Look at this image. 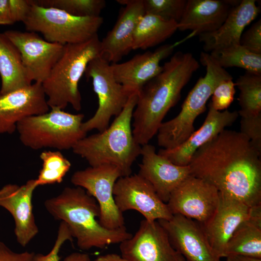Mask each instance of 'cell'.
<instances>
[{
	"instance_id": "cell-17",
	"label": "cell",
	"mask_w": 261,
	"mask_h": 261,
	"mask_svg": "<svg viewBox=\"0 0 261 261\" xmlns=\"http://www.w3.org/2000/svg\"><path fill=\"white\" fill-rule=\"evenodd\" d=\"M174 247L187 261H220L211 248L202 225L180 215L169 220H157Z\"/></svg>"
},
{
	"instance_id": "cell-42",
	"label": "cell",
	"mask_w": 261,
	"mask_h": 261,
	"mask_svg": "<svg viewBox=\"0 0 261 261\" xmlns=\"http://www.w3.org/2000/svg\"><path fill=\"white\" fill-rule=\"evenodd\" d=\"M226 258V261H261L260 258L240 254L230 255Z\"/></svg>"
},
{
	"instance_id": "cell-27",
	"label": "cell",
	"mask_w": 261,
	"mask_h": 261,
	"mask_svg": "<svg viewBox=\"0 0 261 261\" xmlns=\"http://www.w3.org/2000/svg\"><path fill=\"white\" fill-rule=\"evenodd\" d=\"M177 24L174 21L145 13L134 30L132 50H145L162 43L178 29Z\"/></svg>"
},
{
	"instance_id": "cell-10",
	"label": "cell",
	"mask_w": 261,
	"mask_h": 261,
	"mask_svg": "<svg viewBox=\"0 0 261 261\" xmlns=\"http://www.w3.org/2000/svg\"><path fill=\"white\" fill-rule=\"evenodd\" d=\"M121 176L117 167L102 165L76 171L71 179L74 186L84 188L96 200L100 210L99 222L109 230L125 227L123 214L116 206L113 195L115 184Z\"/></svg>"
},
{
	"instance_id": "cell-7",
	"label": "cell",
	"mask_w": 261,
	"mask_h": 261,
	"mask_svg": "<svg viewBox=\"0 0 261 261\" xmlns=\"http://www.w3.org/2000/svg\"><path fill=\"white\" fill-rule=\"evenodd\" d=\"M84 116L83 114L51 109L46 113L22 120L17 123L16 130L22 144L32 149L68 150L87 136L82 128Z\"/></svg>"
},
{
	"instance_id": "cell-23",
	"label": "cell",
	"mask_w": 261,
	"mask_h": 261,
	"mask_svg": "<svg viewBox=\"0 0 261 261\" xmlns=\"http://www.w3.org/2000/svg\"><path fill=\"white\" fill-rule=\"evenodd\" d=\"M241 0H187L178 29L195 32L196 35L217 30L232 9Z\"/></svg>"
},
{
	"instance_id": "cell-14",
	"label": "cell",
	"mask_w": 261,
	"mask_h": 261,
	"mask_svg": "<svg viewBox=\"0 0 261 261\" xmlns=\"http://www.w3.org/2000/svg\"><path fill=\"white\" fill-rule=\"evenodd\" d=\"M3 33L19 50L32 81L42 83L61 56L64 45L49 42L34 32L9 30Z\"/></svg>"
},
{
	"instance_id": "cell-26",
	"label": "cell",
	"mask_w": 261,
	"mask_h": 261,
	"mask_svg": "<svg viewBox=\"0 0 261 261\" xmlns=\"http://www.w3.org/2000/svg\"><path fill=\"white\" fill-rule=\"evenodd\" d=\"M240 254L261 259V205L237 228L228 242L224 257Z\"/></svg>"
},
{
	"instance_id": "cell-39",
	"label": "cell",
	"mask_w": 261,
	"mask_h": 261,
	"mask_svg": "<svg viewBox=\"0 0 261 261\" xmlns=\"http://www.w3.org/2000/svg\"><path fill=\"white\" fill-rule=\"evenodd\" d=\"M14 24L11 17L9 0H0V25Z\"/></svg>"
},
{
	"instance_id": "cell-8",
	"label": "cell",
	"mask_w": 261,
	"mask_h": 261,
	"mask_svg": "<svg viewBox=\"0 0 261 261\" xmlns=\"http://www.w3.org/2000/svg\"><path fill=\"white\" fill-rule=\"evenodd\" d=\"M23 22L28 31L41 33L49 42L62 45L86 42L97 34L103 22L101 16L79 17L57 8L32 3Z\"/></svg>"
},
{
	"instance_id": "cell-13",
	"label": "cell",
	"mask_w": 261,
	"mask_h": 261,
	"mask_svg": "<svg viewBox=\"0 0 261 261\" xmlns=\"http://www.w3.org/2000/svg\"><path fill=\"white\" fill-rule=\"evenodd\" d=\"M217 188L202 179L189 176L172 192L167 204L173 215H180L205 224L219 202Z\"/></svg>"
},
{
	"instance_id": "cell-25",
	"label": "cell",
	"mask_w": 261,
	"mask_h": 261,
	"mask_svg": "<svg viewBox=\"0 0 261 261\" xmlns=\"http://www.w3.org/2000/svg\"><path fill=\"white\" fill-rule=\"evenodd\" d=\"M0 92L6 93L31 85L23 65L20 53L16 46L0 32Z\"/></svg>"
},
{
	"instance_id": "cell-11",
	"label": "cell",
	"mask_w": 261,
	"mask_h": 261,
	"mask_svg": "<svg viewBox=\"0 0 261 261\" xmlns=\"http://www.w3.org/2000/svg\"><path fill=\"white\" fill-rule=\"evenodd\" d=\"M113 195L116 206L122 213L135 210L148 221L169 220L173 216L167 203L138 174L119 178L115 184Z\"/></svg>"
},
{
	"instance_id": "cell-40",
	"label": "cell",
	"mask_w": 261,
	"mask_h": 261,
	"mask_svg": "<svg viewBox=\"0 0 261 261\" xmlns=\"http://www.w3.org/2000/svg\"><path fill=\"white\" fill-rule=\"evenodd\" d=\"M63 261H91V260L87 254L73 252L67 255Z\"/></svg>"
},
{
	"instance_id": "cell-9",
	"label": "cell",
	"mask_w": 261,
	"mask_h": 261,
	"mask_svg": "<svg viewBox=\"0 0 261 261\" xmlns=\"http://www.w3.org/2000/svg\"><path fill=\"white\" fill-rule=\"evenodd\" d=\"M85 74L92 80L98 107L91 118L83 122L82 128L87 133L93 130L101 132L109 126L111 118L122 111L130 96L115 79L111 64L101 56L88 63Z\"/></svg>"
},
{
	"instance_id": "cell-22",
	"label": "cell",
	"mask_w": 261,
	"mask_h": 261,
	"mask_svg": "<svg viewBox=\"0 0 261 261\" xmlns=\"http://www.w3.org/2000/svg\"><path fill=\"white\" fill-rule=\"evenodd\" d=\"M117 1L125 7L112 29L101 41V57L112 63H117L132 50L134 30L145 14L143 0Z\"/></svg>"
},
{
	"instance_id": "cell-34",
	"label": "cell",
	"mask_w": 261,
	"mask_h": 261,
	"mask_svg": "<svg viewBox=\"0 0 261 261\" xmlns=\"http://www.w3.org/2000/svg\"><path fill=\"white\" fill-rule=\"evenodd\" d=\"M241 116V133L245 135L251 144L261 153V113Z\"/></svg>"
},
{
	"instance_id": "cell-20",
	"label": "cell",
	"mask_w": 261,
	"mask_h": 261,
	"mask_svg": "<svg viewBox=\"0 0 261 261\" xmlns=\"http://www.w3.org/2000/svg\"><path fill=\"white\" fill-rule=\"evenodd\" d=\"M252 208L219 193L215 213L201 225L211 248L220 258L224 257L228 242L240 224L249 216Z\"/></svg>"
},
{
	"instance_id": "cell-38",
	"label": "cell",
	"mask_w": 261,
	"mask_h": 261,
	"mask_svg": "<svg viewBox=\"0 0 261 261\" xmlns=\"http://www.w3.org/2000/svg\"><path fill=\"white\" fill-rule=\"evenodd\" d=\"M35 253L25 251L17 253L0 241V261H34Z\"/></svg>"
},
{
	"instance_id": "cell-6",
	"label": "cell",
	"mask_w": 261,
	"mask_h": 261,
	"mask_svg": "<svg viewBox=\"0 0 261 261\" xmlns=\"http://www.w3.org/2000/svg\"><path fill=\"white\" fill-rule=\"evenodd\" d=\"M200 60L206 68L205 75L198 79L188 93L178 114L162 122L157 133L158 144L162 148H174L187 140L195 131V120L205 110L206 102L217 86L224 80L233 78L209 53L201 52Z\"/></svg>"
},
{
	"instance_id": "cell-29",
	"label": "cell",
	"mask_w": 261,
	"mask_h": 261,
	"mask_svg": "<svg viewBox=\"0 0 261 261\" xmlns=\"http://www.w3.org/2000/svg\"><path fill=\"white\" fill-rule=\"evenodd\" d=\"M240 116L261 113V74L246 72L237 79Z\"/></svg>"
},
{
	"instance_id": "cell-36",
	"label": "cell",
	"mask_w": 261,
	"mask_h": 261,
	"mask_svg": "<svg viewBox=\"0 0 261 261\" xmlns=\"http://www.w3.org/2000/svg\"><path fill=\"white\" fill-rule=\"evenodd\" d=\"M240 44L252 53L261 55V19L242 33Z\"/></svg>"
},
{
	"instance_id": "cell-15",
	"label": "cell",
	"mask_w": 261,
	"mask_h": 261,
	"mask_svg": "<svg viewBox=\"0 0 261 261\" xmlns=\"http://www.w3.org/2000/svg\"><path fill=\"white\" fill-rule=\"evenodd\" d=\"M195 35L192 32L182 40L161 45L154 51L136 55L121 63H112L115 79L129 96L138 93L146 83L161 71L160 61L170 55L175 47Z\"/></svg>"
},
{
	"instance_id": "cell-5",
	"label": "cell",
	"mask_w": 261,
	"mask_h": 261,
	"mask_svg": "<svg viewBox=\"0 0 261 261\" xmlns=\"http://www.w3.org/2000/svg\"><path fill=\"white\" fill-rule=\"evenodd\" d=\"M101 52L98 35L82 43L64 45L61 56L42 83L50 108L63 110L70 104L77 111L81 109L78 83L88 63L101 56Z\"/></svg>"
},
{
	"instance_id": "cell-32",
	"label": "cell",
	"mask_w": 261,
	"mask_h": 261,
	"mask_svg": "<svg viewBox=\"0 0 261 261\" xmlns=\"http://www.w3.org/2000/svg\"><path fill=\"white\" fill-rule=\"evenodd\" d=\"M187 2V0H143L145 14L177 23L183 15Z\"/></svg>"
},
{
	"instance_id": "cell-41",
	"label": "cell",
	"mask_w": 261,
	"mask_h": 261,
	"mask_svg": "<svg viewBox=\"0 0 261 261\" xmlns=\"http://www.w3.org/2000/svg\"><path fill=\"white\" fill-rule=\"evenodd\" d=\"M94 261H129L116 253H108L100 255Z\"/></svg>"
},
{
	"instance_id": "cell-1",
	"label": "cell",
	"mask_w": 261,
	"mask_h": 261,
	"mask_svg": "<svg viewBox=\"0 0 261 261\" xmlns=\"http://www.w3.org/2000/svg\"><path fill=\"white\" fill-rule=\"evenodd\" d=\"M261 155L245 135L225 129L193 154L190 175L250 207L261 205Z\"/></svg>"
},
{
	"instance_id": "cell-18",
	"label": "cell",
	"mask_w": 261,
	"mask_h": 261,
	"mask_svg": "<svg viewBox=\"0 0 261 261\" xmlns=\"http://www.w3.org/2000/svg\"><path fill=\"white\" fill-rule=\"evenodd\" d=\"M38 187L35 179H30L22 186L8 184L0 188V207L12 216L16 241L23 247L39 232L32 203L34 191Z\"/></svg>"
},
{
	"instance_id": "cell-35",
	"label": "cell",
	"mask_w": 261,
	"mask_h": 261,
	"mask_svg": "<svg viewBox=\"0 0 261 261\" xmlns=\"http://www.w3.org/2000/svg\"><path fill=\"white\" fill-rule=\"evenodd\" d=\"M73 237L68 226L64 222L61 221L54 245L47 254H35L34 261H59V253L62 245L67 241L72 242Z\"/></svg>"
},
{
	"instance_id": "cell-19",
	"label": "cell",
	"mask_w": 261,
	"mask_h": 261,
	"mask_svg": "<svg viewBox=\"0 0 261 261\" xmlns=\"http://www.w3.org/2000/svg\"><path fill=\"white\" fill-rule=\"evenodd\" d=\"M138 174L153 187L159 198L167 203L174 190L190 175L188 165L175 164L156 152L155 147L142 146Z\"/></svg>"
},
{
	"instance_id": "cell-21",
	"label": "cell",
	"mask_w": 261,
	"mask_h": 261,
	"mask_svg": "<svg viewBox=\"0 0 261 261\" xmlns=\"http://www.w3.org/2000/svg\"><path fill=\"white\" fill-rule=\"evenodd\" d=\"M238 116V111H218L209 104L205 120L198 130L178 146L172 149H160L158 153L175 164L188 165L192 156L199 148L232 125Z\"/></svg>"
},
{
	"instance_id": "cell-12",
	"label": "cell",
	"mask_w": 261,
	"mask_h": 261,
	"mask_svg": "<svg viewBox=\"0 0 261 261\" xmlns=\"http://www.w3.org/2000/svg\"><path fill=\"white\" fill-rule=\"evenodd\" d=\"M119 244L121 256L129 261H186L158 221L142 220L135 234Z\"/></svg>"
},
{
	"instance_id": "cell-37",
	"label": "cell",
	"mask_w": 261,
	"mask_h": 261,
	"mask_svg": "<svg viewBox=\"0 0 261 261\" xmlns=\"http://www.w3.org/2000/svg\"><path fill=\"white\" fill-rule=\"evenodd\" d=\"M10 12L13 23L23 22L27 17L30 7L29 0H9Z\"/></svg>"
},
{
	"instance_id": "cell-31",
	"label": "cell",
	"mask_w": 261,
	"mask_h": 261,
	"mask_svg": "<svg viewBox=\"0 0 261 261\" xmlns=\"http://www.w3.org/2000/svg\"><path fill=\"white\" fill-rule=\"evenodd\" d=\"M37 5L61 10L79 17L99 16L104 8V0H30Z\"/></svg>"
},
{
	"instance_id": "cell-33",
	"label": "cell",
	"mask_w": 261,
	"mask_h": 261,
	"mask_svg": "<svg viewBox=\"0 0 261 261\" xmlns=\"http://www.w3.org/2000/svg\"><path fill=\"white\" fill-rule=\"evenodd\" d=\"M235 86L233 78L221 81L214 90L209 104L218 111L227 110L233 101Z\"/></svg>"
},
{
	"instance_id": "cell-3",
	"label": "cell",
	"mask_w": 261,
	"mask_h": 261,
	"mask_svg": "<svg viewBox=\"0 0 261 261\" xmlns=\"http://www.w3.org/2000/svg\"><path fill=\"white\" fill-rule=\"evenodd\" d=\"M44 204L55 219L68 225L81 250L103 248L120 244L132 235L126 227L109 230L102 226L98 220V203L81 187H66L59 195L46 200Z\"/></svg>"
},
{
	"instance_id": "cell-2",
	"label": "cell",
	"mask_w": 261,
	"mask_h": 261,
	"mask_svg": "<svg viewBox=\"0 0 261 261\" xmlns=\"http://www.w3.org/2000/svg\"><path fill=\"white\" fill-rule=\"evenodd\" d=\"M199 67L191 53L176 52L140 90L132 118L133 137L140 145L148 144L157 134L164 117Z\"/></svg>"
},
{
	"instance_id": "cell-4",
	"label": "cell",
	"mask_w": 261,
	"mask_h": 261,
	"mask_svg": "<svg viewBox=\"0 0 261 261\" xmlns=\"http://www.w3.org/2000/svg\"><path fill=\"white\" fill-rule=\"evenodd\" d=\"M138 93L131 95L125 107L110 126L98 133L85 136L73 147V153L95 167H117L123 176L131 174L132 166L141 155L142 146L135 140L131 127Z\"/></svg>"
},
{
	"instance_id": "cell-24",
	"label": "cell",
	"mask_w": 261,
	"mask_h": 261,
	"mask_svg": "<svg viewBox=\"0 0 261 261\" xmlns=\"http://www.w3.org/2000/svg\"><path fill=\"white\" fill-rule=\"evenodd\" d=\"M260 12L255 0H242L230 13L221 26L216 31L202 33L199 40L206 53L232 45L240 44L245 28Z\"/></svg>"
},
{
	"instance_id": "cell-28",
	"label": "cell",
	"mask_w": 261,
	"mask_h": 261,
	"mask_svg": "<svg viewBox=\"0 0 261 261\" xmlns=\"http://www.w3.org/2000/svg\"><path fill=\"white\" fill-rule=\"evenodd\" d=\"M220 67H238L246 72L261 74V55L252 53L240 44L232 45L209 53Z\"/></svg>"
},
{
	"instance_id": "cell-16",
	"label": "cell",
	"mask_w": 261,
	"mask_h": 261,
	"mask_svg": "<svg viewBox=\"0 0 261 261\" xmlns=\"http://www.w3.org/2000/svg\"><path fill=\"white\" fill-rule=\"evenodd\" d=\"M42 84L34 82L6 93L0 92V133L12 134L18 122L49 111Z\"/></svg>"
},
{
	"instance_id": "cell-30",
	"label": "cell",
	"mask_w": 261,
	"mask_h": 261,
	"mask_svg": "<svg viewBox=\"0 0 261 261\" xmlns=\"http://www.w3.org/2000/svg\"><path fill=\"white\" fill-rule=\"evenodd\" d=\"M40 158L42 167L36 179L38 186L60 183L71 168L70 161L59 150H44Z\"/></svg>"
}]
</instances>
